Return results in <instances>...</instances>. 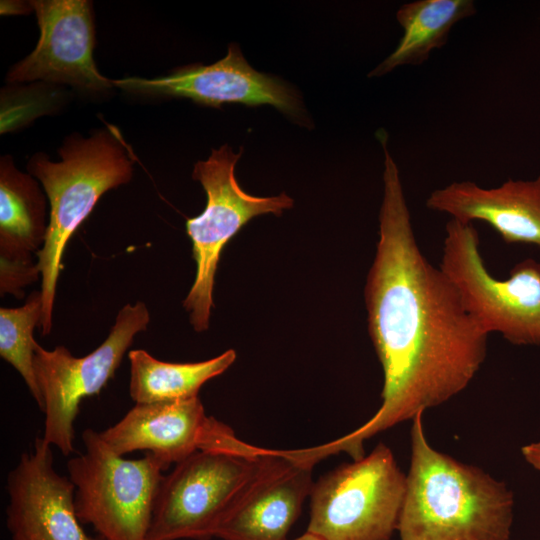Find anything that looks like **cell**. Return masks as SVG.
Here are the masks:
<instances>
[{
    "label": "cell",
    "mask_w": 540,
    "mask_h": 540,
    "mask_svg": "<svg viewBox=\"0 0 540 540\" xmlns=\"http://www.w3.org/2000/svg\"><path fill=\"white\" fill-rule=\"evenodd\" d=\"M386 140H380L385 160L379 240L364 290L368 331L384 374L382 404L360 428L329 442L333 454L346 452L353 460L364 456V440L463 391L487 354L488 334L418 246Z\"/></svg>",
    "instance_id": "1"
},
{
    "label": "cell",
    "mask_w": 540,
    "mask_h": 540,
    "mask_svg": "<svg viewBox=\"0 0 540 540\" xmlns=\"http://www.w3.org/2000/svg\"><path fill=\"white\" fill-rule=\"evenodd\" d=\"M412 422L400 539L509 540L511 491L482 469L435 450L424 432L423 412Z\"/></svg>",
    "instance_id": "2"
},
{
    "label": "cell",
    "mask_w": 540,
    "mask_h": 540,
    "mask_svg": "<svg viewBox=\"0 0 540 540\" xmlns=\"http://www.w3.org/2000/svg\"><path fill=\"white\" fill-rule=\"evenodd\" d=\"M59 153V162L36 154L27 164L29 174L42 183L50 206L46 238L36 253L42 280L39 326L44 336L52 330L56 285L66 244L100 197L128 183L133 175L134 157L113 126L88 138L74 135Z\"/></svg>",
    "instance_id": "3"
},
{
    "label": "cell",
    "mask_w": 540,
    "mask_h": 540,
    "mask_svg": "<svg viewBox=\"0 0 540 540\" xmlns=\"http://www.w3.org/2000/svg\"><path fill=\"white\" fill-rule=\"evenodd\" d=\"M82 441L85 452L66 464L79 521L104 540H146L162 465L150 453L125 459L90 428L82 432Z\"/></svg>",
    "instance_id": "4"
},
{
    "label": "cell",
    "mask_w": 540,
    "mask_h": 540,
    "mask_svg": "<svg viewBox=\"0 0 540 540\" xmlns=\"http://www.w3.org/2000/svg\"><path fill=\"white\" fill-rule=\"evenodd\" d=\"M441 270L456 287L467 313L488 335L516 345H540V263L525 259L509 277L487 270L473 223L450 219L445 226Z\"/></svg>",
    "instance_id": "5"
},
{
    "label": "cell",
    "mask_w": 540,
    "mask_h": 540,
    "mask_svg": "<svg viewBox=\"0 0 540 540\" xmlns=\"http://www.w3.org/2000/svg\"><path fill=\"white\" fill-rule=\"evenodd\" d=\"M406 475L389 447L340 465L313 484L307 532L323 540H390L397 530Z\"/></svg>",
    "instance_id": "6"
},
{
    "label": "cell",
    "mask_w": 540,
    "mask_h": 540,
    "mask_svg": "<svg viewBox=\"0 0 540 540\" xmlns=\"http://www.w3.org/2000/svg\"><path fill=\"white\" fill-rule=\"evenodd\" d=\"M270 449L200 450L163 476L146 540H210Z\"/></svg>",
    "instance_id": "7"
},
{
    "label": "cell",
    "mask_w": 540,
    "mask_h": 540,
    "mask_svg": "<svg viewBox=\"0 0 540 540\" xmlns=\"http://www.w3.org/2000/svg\"><path fill=\"white\" fill-rule=\"evenodd\" d=\"M242 153L235 154L223 145L212 149L211 155L194 165L192 177L206 192L203 212L186 221V232L192 242L196 275L183 301L189 320L196 332L209 327L213 308L215 274L225 245L252 218L263 214L281 215L293 206L285 192L277 196L258 197L244 191L236 177L235 166Z\"/></svg>",
    "instance_id": "8"
},
{
    "label": "cell",
    "mask_w": 540,
    "mask_h": 540,
    "mask_svg": "<svg viewBox=\"0 0 540 540\" xmlns=\"http://www.w3.org/2000/svg\"><path fill=\"white\" fill-rule=\"evenodd\" d=\"M149 321L150 314L143 302L126 304L103 343L83 357H74L64 346L46 350L37 343L34 372L45 414L42 437L64 456L74 452V422L81 401L101 392L134 337L146 330Z\"/></svg>",
    "instance_id": "9"
},
{
    "label": "cell",
    "mask_w": 540,
    "mask_h": 540,
    "mask_svg": "<svg viewBox=\"0 0 540 540\" xmlns=\"http://www.w3.org/2000/svg\"><path fill=\"white\" fill-rule=\"evenodd\" d=\"M323 457L317 447L271 450L243 492L221 519V540H287L310 495L313 466Z\"/></svg>",
    "instance_id": "10"
},
{
    "label": "cell",
    "mask_w": 540,
    "mask_h": 540,
    "mask_svg": "<svg viewBox=\"0 0 540 540\" xmlns=\"http://www.w3.org/2000/svg\"><path fill=\"white\" fill-rule=\"evenodd\" d=\"M30 4L37 16L40 38L35 49L10 69L6 80L69 84L92 93L111 89L113 81L98 71L93 58L91 2L34 0Z\"/></svg>",
    "instance_id": "11"
},
{
    "label": "cell",
    "mask_w": 540,
    "mask_h": 540,
    "mask_svg": "<svg viewBox=\"0 0 540 540\" xmlns=\"http://www.w3.org/2000/svg\"><path fill=\"white\" fill-rule=\"evenodd\" d=\"M113 84L130 93L185 97L214 108L224 103L269 104L294 118H301L303 112L298 94L280 79L252 68L234 43L224 58L211 65H190L152 79L127 77Z\"/></svg>",
    "instance_id": "12"
},
{
    "label": "cell",
    "mask_w": 540,
    "mask_h": 540,
    "mask_svg": "<svg viewBox=\"0 0 540 540\" xmlns=\"http://www.w3.org/2000/svg\"><path fill=\"white\" fill-rule=\"evenodd\" d=\"M6 526L11 540H104L79 521L75 487L54 468L51 445L37 436L7 477Z\"/></svg>",
    "instance_id": "13"
},
{
    "label": "cell",
    "mask_w": 540,
    "mask_h": 540,
    "mask_svg": "<svg viewBox=\"0 0 540 540\" xmlns=\"http://www.w3.org/2000/svg\"><path fill=\"white\" fill-rule=\"evenodd\" d=\"M230 430L207 416L199 397H195L135 403L121 420L100 435L116 454L147 451L167 471L197 451L215 449Z\"/></svg>",
    "instance_id": "14"
},
{
    "label": "cell",
    "mask_w": 540,
    "mask_h": 540,
    "mask_svg": "<svg viewBox=\"0 0 540 540\" xmlns=\"http://www.w3.org/2000/svg\"><path fill=\"white\" fill-rule=\"evenodd\" d=\"M426 206L462 223L485 222L505 243L540 246V175L508 179L494 188L468 180L452 182L431 192Z\"/></svg>",
    "instance_id": "15"
},
{
    "label": "cell",
    "mask_w": 540,
    "mask_h": 540,
    "mask_svg": "<svg viewBox=\"0 0 540 540\" xmlns=\"http://www.w3.org/2000/svg\"><path fill=\"white\" fill-rule=\"evenodd\" d=\"M46 199L33 176L19 171L12 157L0 161V260L31 261L45 241Z\"/></svg>",
    "instance_id": "16"
},
{
    "label": "cell",
    "mask_w": 540,
    "mask_h": 540,
    "mask_svg": "<svg viewBox=\"0 0 540 540\" xmlns=\"http://www.w3.org/2000/svg\"><path fill=\"white\" fill-rule=\"evenodd\" d=\"M472 0H416L403 4L396 13L403 35L394 51L370 73L383 76L397 67L420 65L443 47L452 27L476 13Z\"/></svg>",
    "instance_id": "17"
},
{
    "label": "cell",
    "mask_w": 540,
    "mask_h": 540,
    "mask_svg": "<svg viewBox=\"0 0 540 540\" xmlns=\"http://www.w3.org/2000/svg\"><path fill=\"white\" fill-rule=\"evenodd\" d=\"M129 394L135 403L188 400L200 388L222 374L235 361L236 352L226 350L214 358L190 363L161 361L143 349L130 350Z\"/></svg>",
    "instance_id": "18"
},
{
    "label": "cell",
    "mask_w": 540,
    "mask_h": 540,
    "mask_svg": "<svg viewBox=\"0 0 540 540\" xmlns=\"http://www.w3.org/2000/svg\"><path fill=\"white\" fill-rule=\"evenodd\" d=\"M42 318L41 291H33L18 308H0V356L24 379L31 395L42 408V397L34 372L37 342L33 330Z\"/></svg>",
    "instance_id": "19"
},
{
    "label": "cell",
    "mask_w": 540,
    "mask_h": 540,
    "mask_svg": "<svg viewBox=\"0 0 540 540\" xmlns=\"http://www.w3.org/2000/svg\"><path fill=\"white\" fill-rule=\"evenodd\" d=\"M40 274L37 262L0 260V292L23 298L24 288L35 282Z\"/></svg>",
    "instance_id": "20"
},
{
    "label": "cell",
    "mask_w": 540,
    "mask_h": 540,
    "mask_svg": "<svg viewBox=\"0 0 540 540\" xmlns=\"http://www.w3.org/2000/svg\"><path fill=\"white\" fill-rule=\"evenodd\" d=\"M521 451L527 462L540 471V441L524 446Z\"/></svg>",
    "instance_id": "21"
},
{
    "label": "cell",
    "mask_w": 540,
    "mask_h": 540,
    "mask_svg": "<svg viewBox=\"0 0 540 540\" xmlns=\"http://www.w3.org/2000/svg\"><path fill=\"white\" fill-rule=\"evenodd\" d=\"M33 7L30 2L25 4L18 1H1V14H21L29 13Z\"/></svg>",
    "instance_id": "22"
},
{
    "label": "cell",
    "mask_w": 540,
    "mask_h": 540,
    "mask_svg": "<svg viewBox=\"0 0 540 540\" xmlns=\"http://www.w3.org/2000/svg\"><path fill=\"white\" fill-rule=\"evenodd\" d=\"M294 540H323V539L315 534H312L306 531L303 535L299 536L298 538Z\"/></svg>",
    "instance_id": "23"
}]
</instances>
